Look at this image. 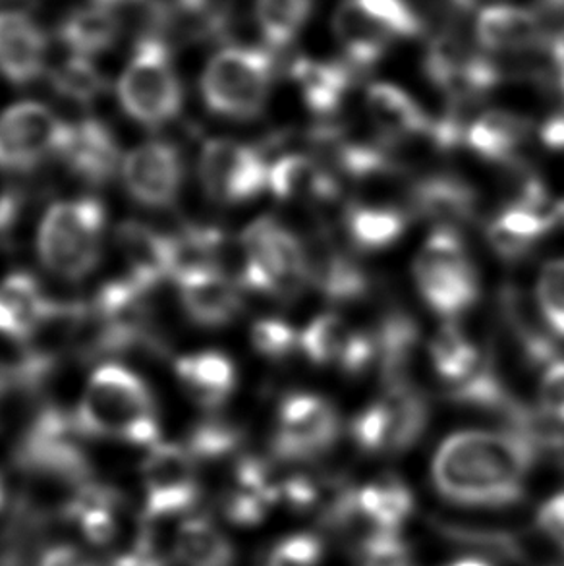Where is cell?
Listing matches in <instances>:
<instances>
[{"mask_svg":"<svg viewBox=\"0 0 564 566\" xmlns=\"http://www.w3.org/2000/svg\"><path fill=\"white\" fill-rule=\"evenodd\" d=\"M540 451L534 441L511 429L458 431L435 452V490L457 505H511L522 497Z\"/></svg>","mask_w":564,"mask_h":566,"instance_id":"obj_1","label":"cell"},{"mask_svg":"<svg viewBox=\"0 0 564 566\" xmlns=\"http://www.w3.org/2000/svg\"><path fill=\"white\" fill-rule=\"evenodd\" d=\"M85 437L153 447L159 443V408L147 382L121 364L93 371L76 408Z\"/></svg>","mask_w":564,"mask_h":566,"instance_id":"obj_2","label":"cell"},{"mask_svg":"<svg viewBox=\"0 0 564 566\" xmlns=\"http://www.w3.org/2000/svg\"><path fill=\"white\" fill-rule=\"evenodd\" d=\"M105 227L107 213L97 199L59 201L39 224V260L61 279H85L100 263Z\"/></svg>","mask_w":564,"mask_h":566,"instance_id":"obj_3","label":"cell"},{"mask_svg":"<svg viewBox=\"0 0 564 566\" xmlns=\"http://www.w3.org/2000/svg\"><path fill=\"white\" fill-rule=\"evenodd\" d=\"M275 76L269 49L224 46L213 54L199 82L201 97L213 115L230 120H252L268 105Z\"/></svg>","mask_w":564,"mask_h":566,"instance_id":"obj_4","label":"cell"},{"mask_svg":"<svg viewBox=\"0 0 564 566\" xmlns=\"http://www.w3.org/2000/svg\"><path fill=\"white\" fill-rule=\"evenodd\" d=\"M420 14L408 0H343L333 15V31L344 62L354 70L374 66L390 46L418 38Z\"/></svg>","mask_w":564,"mask_h":566,"instance_id":"obj_5","label":"cell"},{"mask_svg":"<svg viewBox=\"0 0 564 566\" xmlns=\"http://www.w3.org/2000/svg\"><path fill=\"white\" fill-rule=\"evenodd\" d=\"M118 99L134 123L159 128L180 115L182 84L167 41L147 33L139 38L132 59L118 80Z\"/></svg>","mask_w":564,"mask_h":566,"instance_id":"obj_6","label":"cell"},{"mask_svg":"<svg viewBox=\"0 0 564 566\" xmlns=\"http://www.w3.org/2000/svg\"><path fill=\"white\" fill-rule=\"evenodd\" d=\"M240 284L271 298H296L307 284L304 242L275 217H260L240 238Z\"/></svg>","mask_w":564,"mask_h":566,"instance_id":"obj_7","label":"cell"},{"mask_svg":"<svg viewBox=\"0 0 564 566\" xmlns=\"http://www.w3.org/2000/svg\"><path fill=\"white\" fill-rule=\"evenodd\" d=\"M414 279L435 314L457 319L480 300V276L458 230L435 229L416 263Z\"/></svg>","mask_w":564,"mask_h":566,"instance_id":"obj_8","label":"cell"},{"mask_svg":"<svg viewBox=\"0 0 564 566\" xmlns=\"http://www.w3.org/2000/svg\"><path fill=\"white\" fill-rule=\"evenodd\" d=\"M429 423L427 398L408 382L385 389L379 400L352 420V441L367 454H400L420 441Z\"/></svg>","mask_w":564,"mask_h":566,"instance_id":"obj_9","label":"cell"},{"mask_svg":"<svg viewBox=\"0 0 564 566\" xmlns=\"http://www.w3.org/2000/svg\"><path fill=\"white\" fill-rule=\"evenodd\" d=\"M199 182L222 206H240L269 190V161L260 149L234 139H209L199 154Z\"/></svg>","mask_w":564,"mask_h":566,"instance_id":"obj_10","label":"cell"},{"mask_svg":"<svg viewBox=\"0 0 564 566\" xmlns=\"http://www.w3.org/2000/svg\"><path fill=\"white\" fill-rule=\"evenodd\" d=\"M66 123L51 108L23 101L0 115V170L28 172L61 151Z\"/></svg>","mask_w":564,"mask_h":566,"instance_id":"obj_11","label":"cell"},{"mask_svg":"<svg viewBox=\"0 0 564 566\" xmlns=\"http://www.w3.org/2000/svg\"><path fill=\"white\" fill-rule=\"evenodd\" d=\"M341 433V418L327 398L313 392H290L276 416L273 452L286 462L312 460L327 452Z\"/></svg>","mask_w":564,"mask_h":566,"instance_id":"obj_12","label":"cell"},{"mask_svg":"<svg viewBox=\"0 0 564 566\" xmlns=\"http://www.w3.org/2000/svg\"><path fill=\"white\" fill-rule=\"evenodd\" d=\"M198 462L186 444H153L144 464L142 482L145 490L144 514L180 518L198 503Z\"/></svg>","mask_w":564,"mask_h":566,"instance_id":"obj_13","label":"cell"},{"mask_svg":"<svg viewBox=\"0 0 564 566\" xmlns=\"http://www.w3.org/2000/svg\"><path fill=\"white\" fill-rule=\"evenodd\" d=\"M424 66L429 82L457 105L480 99L503 80V72L488 54L450 33L429 43Z\"/></svg>","mask_w":564,"mask_h":566,"instance_id":"obj_14","label":"cell"},{"mask_svg":"<svg viewBox=\"0 0 564 566\" xmlns=\"http://www.w3.org/2000/svg\"><path fill=\"white\" fill-rule=\"evenodd\" d=\"M121 172L126 191L142 206H173L184 182L182 154L168 142H147L124 157Z\"/></svg>","mask_w":564,"mask_h":566,"instance_id":"obj_15","label":"cell"},{"mask_svg":"<svg viewBox=\"0 0 564 566\" xmlns=\"http://www.w3.org/2000/svg\"><path fill=\"white\" fill-rule=\"evenodd\" d=\"M305 250L307 284L333 302H356L366 298L372 279L366 269L352 260L351 253L336 244L325 230L313 232Z\"/></svg>","mask_w":564,"mask_h":566,"instance_id":"obj_16","label":"cell"},{"mask_svg":"<svg viewBox=\"0 0 564 566\" xmlns=\"http://www.w3.org/2000/svg\"><path fill=\"white\" fill-rule=\"evenodd\" d=\"M59 157L72 175L92 186L111 182L124 161L115 134L97 118L66 124Z\"/></svg>","mask_w":564,"mask_h":566,"instance_id":"obj_17","label":"cell"},{"mask_svg":"<svg viewBox=\"0 0 564 566\" xmlns=\"http://www.w3.org/2000/svg\"><path fill=\"white\" fill-rule=\"evenodd\" d=\"M184 312L201 327L217 329L242 312L240 281L230 279L221 265L198 269L176 279Z\"/></svg>","mask_w":564,"mask_h":566,"instance_id":"obj_18","label":"cell"},{"mask_svg":"<svg viewBox=\"0 0 564 566\" xmlns=\"http://www.w3.org/2000/svg\"><path fill=\"white\" fill-rule=\"evenodd\" d=\"M49 41L31 15L0 10V76L14 85H30L45 72Z\"/></svg>","mask_w":564,"mask_h":566,"instance_id":"obj_19","label":"cell"},{"mask_svg":"<svg viewBox=\"0 0 564 566\" xmlns=\"http://www.w3.org/2000/svg\"><path fill=\"white\" fill-rule=\"evenodd\" d=\"M269 191L281 201L325 206L341 196V180L315 155L284 154L269 163Z\"/></svg>","mask_w":564,"mask_h":566,"instance_id":"obj_20","label":"cell"},{"mask_svg":"<svg viewBox=\"0 0 564 566\" xmlns=\"http://www.w3.org/2000/svg\"><path fill=\"white\" fill-rule=\"evenodd\" d=\"M476 39L485 53L526 54L542 49L547 43V33L534 10L493 4L478 15Z\"/></svg>","mask_w":564,"mask_h":566,"instance_id":"obj_21","label":"cell"},{"mask_svg":"<svg viewBox=\"0 0 564 566\" xmlns=\"http://www.w3.org/2000/svg\"><path fill=\"white\" fill-rule=\"evenodd\" d=\"M410 214L434 222L437 229L458 230L476 219L478 196L455 175H431L410 188Z\"/></svg>","mask_w":564,"mask_h":566,"instance_id":"obj_22","label":"cell"},{"mask_svg":"<svg viewBox=\"0 0 564 566\" xmlns=\"http://www.w3.org/2000/svg\"><path fill=\"white\" fill-rule=\"evenodd\" d=\"M116 242L128 268L124 281L134 284L138 291L147 294L165 279H173L175 261L170 234H160L147 224L130 221L121 224Z\"/></svg>","mask_w":564,"mask_h":566,"instance_id":"obj_23","label":"cell"},{"mask_svg":"<svg viewBox=\"0 0 564 566\" xmlns=\"http://www.w3.org/2000/svg\"><path fill=\"white\" fill-rule=\"evenodd\" d=\"M54 302L30 273H12L0 283V335L28 345L45 325Z\"/></svg>","mask_w":564,"mask_h":566,"instance_id":"obj_24","label":"cell"},{"mask_svg":"<svg viewBox=\"0 0 564 566\" xmlns=\"http://www.w3.org/2000/svg\"><path fill=\"white\" fill-rule=\"evenodd\" d=\"M499 312L504 327L530 366H551L557 361L555 335L543 319L540 306L535 310L522 289L506 284L499 292Z\"/></svg>","mask_w":564,"mask_h":566,"instance_id":"obj_25","label":"cell"},{"mask_svg":"<svg viewBox=\"0 0 564 566\" xmlns=\"http://www.w3.org/2000/svg\"><path fill=\"white\" fill-rule=\"evenodd\" d=\"M367 115L379 132L382 146H398L408 139L426 138L431 120L420 105L398 85L372 84L366 93Z\"/></svg>","mask_w":564,"mask_h":566,"instance_id":"obj_26","label":"cell"},{"mask_svg":"<svg viewBox=\"0 0 564 566\" xmlns=\"http://www.w3.org/2000/svg\"><path fill=\"white\" fill-rule=\"evenodd\" d=\"M530 132L532 124L526 118L506 111H488L466 126L464 146L483 161L520 167Z\"/></svg>","mask_w":564,"mask_h":566,"instance_id":"obj_27","label":"cell"},{"mask_svg":"<svg viewBox=\"0 0 564 566\" xmlns=\"http://www.w3.org/2000/svg\"><path fill=\"white\" fill-rule=\"evenodd\" d=\"M176 377L186 395L209 412L221 408L237 390L234 361L217 350L188 354L176 360Z\"/></svg>","mask_w":564,"mask_h":566,"instance_id":"obj_28","label":"cell"},{"mask_svg":"<svg viewBox=\"0 0 564 566\" xmlns=\"http://www.w3.org/2000/svg\"><path fill=\"white\" fill-rule=\"evenodd\" d=\"M412 214L390 203L352 201L344 207L343 229L352 248L359 252H383L405 237Z\"/></svg>","mask_w":564,"mask_h":566,"instance_id":"obj_29","label":"cell"},{"mask_svg":"<svg viewBox=\"0 0 564 566\" xmlns=\"http://www.w3.org/2000/svg\"><path fill=\"white\" fill-rule=\"evenodd\" d=\"M290 77L302 93L305 107L317 116L335 115L354 84V69L348 62L315 61L302 56L292 62Z\"/></svg>","mask_w":564,"mask_h":566,"instance_id":"obj_30","label":"cell"},{"mask_svg":"<svg viewBox=\"0 0 564 566\" xmlns=\"http://www.w3.org/2000/svg\"><path fill=\"white\" fill-rule=\"evenodd\" d=\"M348 497L359 521L379 536L398 534L412 514V493L397 478L367 483L362 490L348 491Z\"/></svg>","mask_w":564,"mask_h":566,"instance_id":"obj_31","label":"cell"},{"mask_svg":"<svg viewBox=\"0 0 564 566\" xmlns=\"http://www.w3.org/2000/svg\"><path fill=\"white\" fill-rule=\"evenodd\" d=\"M553 229L551 211L503 206L488 224V242L503 260H524Z\"/></svg>","mask_w":564,"mask_h":566,"instance_id":"obj_32","label":"cell"},{"mask_svg":"<svg viewBox=\"0 0 564 566\" xmlns=\"http://www.w3.org/2000/svg\"><path fill=\"white\" fill-rule=\"evenodd\" d=\"M379 350V374L385 389L408 385L416 348L420 345L418 323L400 310H393L383 317L375 331Z\"/></svg>","mask_w":564,"mask_h":566,"instance_id":"obj_33","label":"cell"},{"mask_svg":"<svg viewBox=\"0 0 564 566\" xmlns=\"http://www.w3.org/2000/svg\"><path fill=\"white\" fill-rule=\"evenodd\" d=\"M121 33V23L115 14V8L92 0L85 7L72 10L59 28V35L72 54L77 56H95L105 53L115 45Z\"/></svg>","mask_w":564,"mask_h":566,"instance_id":"obj_34","label":"cell"},{"mask_svg":"<svg viewBox=\"0 0 564 566\" xmlns=\"http://www.w3.org/2000/svg\"><path fill=\"white\" fill-rule=\"evenodd\" d=\"M176 563L182 566H234L237 552L229 537L206 516L182 518L176 534Z\"/></svg>","mask_w":564,"mask_h":566,"instance_id":"obj_35","label":"cell"},{"mask_svg":"<svg viewBox=\"0 0 564 566\" xmlns=\"http://www.w3.org/2000/svg\"><path fill=\"white\" fill-rule=\"evenodd\" d=\"M429 356H431L435 374L445 381L447 389L457 382L464 381L466 377L472 376L485 360L472 345V340L466 337L462 329L455 323H447L435 333L429 345Z\"/></svg>","mask_w":564,"mask_h":566,"instance_id":"obj_36","label":"cell"},{"mask_svg":"<svg viewBox=\"0 0 564 566\" xmlns=\"http://www.w3.org/2000/svg\"><path fill=\"white\" fill-rule=\"evenodd\" d=\"M313 12V0H258L255 22L269 51L294 43Z\"/></svg>","mask_w":564,"mask_h":566,"instance_id":"obj_37","label":"cell"},{"mask_svg":"<svg viewBox=\"0 0 564 566\" xmlns=\"http://www.w3.org/2000/svg\"><path fill=\"white\" fill-rule=\"evenodd\" d=\"M351 333L338 315H317L300 333V350L313 366L338 364Z\"/></svg>","mask_w":564,"mask_h":566,"instance_id":"obj_38","label":"cell"},{"mask_svg":"<svg viewBox=\"0 0 564 566\" xmlns=\"http://www.w3.org/2000/svg\"><path fill=\"white\" fill-rule=\"evenodd\" d=\"M51 85L64 99L90 105L107 90V80L90 59L72 54L53 70Z\"/></svg>","mask_w":564,"mask_h":566,"instance_id":"obj_39","label":"cell"},{"mask_svg":"<svg viewBox=\"0 0 564 566\" xmlns=\"http://www.w3.org/2000/svg\"><path fill=\"white\" fill-rule=\"evenodd\" d=\"M242 443V431L221 418H206L194 426L186 449L199 460H221L237 452Z\"/></svg>","mask_w":564,"mask_h":566,"instance_id":"obj_40","label":"cell"},{"mask_svg":"<svg viewBox=\"0 0 564 566\" xmlns=\"http://www.w3.org/2000/svg\"><path fill=\"white\" fill-rule=\"evenodd\" d=\"M535 300L551 333L564 338V260L550 261L542 269Z\"/></svg>","mask_w":564,"mask_h":566,"instance_id":"obj_41","label":"cell"},{"mask_svg":"<svg viewBox=\"0 0 564 566\" xmlns=\"http://www.w3.org/2000/svg\"><path fill=\"white\" fill-rule=\"evenodd\" d=\"M252 345L268 360H286L300 350V335L289 323L265 317L252 327Z\"/></svg>","mask_w":564,"mask_h":566,"instance_id":"obj_42","label":"cell"},{"mask_svg":"<svg viewBox=\"0 0 564 566\" xmlns=\"http://www.w3.org/2000/svg\"><path fill=\"white\" fill-rule=\"evenodd\" d=\"M323 557V542L313 534H296L282 539L269 553L265 566H317Z\"/></svg>","mask_w":564,"mask_h":566,"instance_id":"obj_43","label":"cell"},{"mask_svg":"<svg viewBox=\"0 0 564 566\" xmlns=\"http://www.w3.org/2000/svg\"><path fill=\"white\" fill-rule=\"evenodd\" d=\"M377 360H379V350H377L375 333L352 331L336 366L341 368L344 376L358 377L364 376L367 369L377 364Z\"/></svg>","mask_w":564,"mask_h":566,"instance_id":"obj_44","label":"cell"},{"mask_svg":"<svg viewBox=\"0 0 564 566\" xmlns=\"http://www.w3.org/2000/svg\"><path fill=\"white\" fill-rule=\"evenodd\" d=\"M540 410L564 429V361L547 366L540 385Z\"/></svg>","mask_w":564,"mask_h":566,"instance_id":"obj_45","label":"cell"},{"mask_svg":"<svg viewBox=\"0 0 564 566\" xmlns=\"http://www.w3.org/2000/svg\"><path fill=\"white\" fill-rule=\"evenodd\" d=\"M362 566H412V559L398 534H393L379 537L362 549Z\"/></svg>","mask_w":564,"mask_h":566,"instance_id":"obj_46","label":"cell"},{"mask_svg":"<svg viewBox=\"0 0 564 566\" xmlns=\"http://www.w3.org/2000/svg\"><path fill=\"white\" fill-rule=\"evenodd\" d=\"M142 2L159 22L175 20L180 15H207L213 12L209 0H136Z\"/></svg>","mask_w":564,"mask_h":566,"instance_id":"obj_47","label":"cell"},{"mask_svg":"<svg viewBox=\"0 0 564 566\" xmlns=\"http://www.w3.org/2000/svg\"><path fill=\"white\" fill-rule=\"evenodd\" d=\"M33 566H100V563L76 545L56 544L39 553Z\"/></svg>","mask_w":564,"mask_h":566,"instance_id":"obj_48","label":"cell"},{"mask_svg":"<svg viewBox=\"0 0 564 566\" xmlns=\"http://www.w3.org/2000/svg\"><path fill=\"white\" fill-rule=\"evenodd\" d=\"M537 528L564 542V493H558L547 503H543L537 513Z\"/></svg>","mask_w":564,"mask_h":566,"instance_id":"obj_49","label":"cell"},{"mask_svg":"<svg viewBox=\"0 0 564 566\" xmlns=\"http://www.w3.org/2000/svg\"><path fill=\"white\" fill-rule=\"evenodd\" d=\"M543 146L550 147L557 154H564V115L551 116L540 130Z\"/></svg>","mask_w":564,"mask_h":566,"instance_id":"obj_50","label":"cell"},{"mask_svg":"<svg viewBox=\"0 0 564 566\" xmlns=\"http://www.w3.org/2000/svg\"><path fill=\"white\" fill-rule=\"evenodd\" d=\"M550 56L553 62V69L558 77H564V30L558 31L555 38L551 39Z\"/></svg>","mask_w":564,"mask_h":566,"instance_id":"obj_51","label":"cell"},{"mask_svg":"<svg viewBox=\"0 0 564 566\" xmlns=\"http://www.w3.org/2000/svg\"><path fill=\"white\" fill-rule=\"evenodd\" d=\"M540 2H542L543 8H547L550 12L564 14V0H540Z\"/></svg>","mask_w":564,"mask_h":566,"instance_id":"obj_52","label":"cell"},{"mask_svg":"<svg viewBox=\"0 0 564 566\" xmlns=\"http://www.w3.org/2000/svg\"><path fill=\"white\" fill-rule=\"evenodd\" d=\"M4 497H7V491H4V483H2V478H0V509L4 505Z\"/></svg>","mask_w":564,"mask_h":566,"instance_id":"obj_53","label":"cell"},{"mask_svg":"<svg viewBox=\"0 0 564 566\" xmlns=\"http://www.w3.org/2000/svg\"><path fill=\"white\" fill-rule=\"evenodd\" d=\"M557 84H558V90H561V93H563V97H564V77H558Z\"/></svg>","mask_w":564,"mask_h":566,"instance_id":"obj_54","label":"cell"},{"mask_svg":"<svg viewBox=\"0 0 564 566\" xmlns=\"http://www.w3.org/2000/svg\"><path fill=\"white\" fill-rule=\"evenodd\" d=\"M447 566H455V565H447Z\"/></svg>","mask_w":564,"mask_h":566,"instance_id":"obj_55","label":"cell"}]
</instances>
